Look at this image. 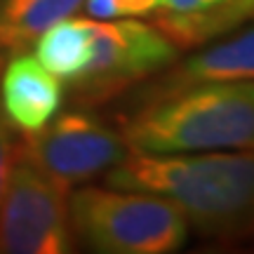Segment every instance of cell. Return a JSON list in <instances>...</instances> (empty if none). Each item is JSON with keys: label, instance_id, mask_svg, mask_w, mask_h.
Listing matches in <instances>:
<instances>
[{"label": "cell", "instance_id": "obj_11", "mask_svg": "<svg viewBox=\"0 0 254 254\" xmlns=\"http://www.w3.org/2000/svg\"><path fill=\"white\" fill-rule=\"evenodd\" d=\"M92 55V19H62L36 40V59L47 71L73 80Z\"/></svg>", "mask_w": 254, "mask_h": 254}, {"label": "cell", "instance_id": "obj_4", "mask_svg": "<svg viewBox=\"0 0 254 254\" xmlns=\"http://www.w3.org/2000/svg\"><path fill=\"white\" fill-rule=\"evenodd\" d=\"M68 189L45 174L21 148L14 151L0 200V252L64 254L73 250Z\"/></svg>", "mask_w": 254, "mask_h": 254}, {"label": "cell", "instance_id": "obj_2", "mask_svg": "<svg viewBox=\"0 0 254 254\" xmlns=\"http://www.w3.org/2000/svg\"><path fill=\"white\" fill-rule=\"evenodd\" d=\"M123 136L134 153L254 148V80L167 90L127 123Z\"/></svg>", "mask_w": 254, "mask_h": 254}, {"label": "cell", "instance_id": "obj_7", "mask_svg": "<svg viewBox=\"0 0 254 254\" xmlns=\"http://www.w3.org/2000/svg\"><path fill=\"white\" fill-rule=\"evenodd\" d=\"M64 90L57 75L47 71L36 57L21 55L2 71L0 78V106L12 125L24 134H36L62 109Z\"/></svg>", "mask_w": 254, "mask_h": 254}, {"label": "cell", "instance_id": "obj_9", "mask_svg": "<svg viewBox=\"0 0 254 254\" xmlns=\"http://www.w3.org/2000/svg\"><path fill=\"white\" fill-rule=\"evenodd\" d=\"M254 19V0H226L202 12H167L153 14V26H158L177 47H195L212 38H219L231 28Z\"/></svg>", "mask_w": 254, "mask_h": 254}, {"label": "cell", "instance_id": "obj_8", "mask_svg": "<svg viewBox=\"0 0 254 254\" xmlns=\"http://www.w3.org/2000/svg\"><path fill=\"white\" fill-rule=\"evenodd\" d=\"M226 80H254V26L186 59L167 82L170 90H179L200 82Z\"/></svg>", "mask_w": 254, "mask_h": 254}, {"label": "cell", "instance_id": "obj_5", "mask_svg": "<svg viewBox=\"0 0 254 254\" xmlns=\"http://www.w3.org/2000/svg\"><path fill=\"white\" fill-rule=\"evenodd\" d=\"M179 47L153 24L123 19H92V55L71 82L75 99L104 101L167 68L177 62Z\"/></svg>", "mask_w": 254, "mask_h": 254}, {"label": "cell", "instance_id": "obj_3", "mask_svg": "<svg viewBox=\"0 0 254 254\" xmlns=\"http://www.w3.org/2000/svg\"><path fill=\"white\" fill-rule=\"evenodd\" d=\"M68 219L85 245L106 254H170L189 236V219L172 200L141 190L80 189Z\"/></svg>", "mask_w": 254, "mask_h": 254}, {"label": "cell", "instance_id": "obj_14", "mask_svg": "<svg viewBox=\"0 0 254 254\" xmlns=\"http://www.w3.org/2000/svg\"><path fill=\"white\" fill-rule=\"evenodd\" d=\"M221 2H226V0H163L160 9L186 14V12H202V9H209L214 5H221Z\"/></svg>", "mask_w": 254, "mask_h": 254}, {"label": "cell", "instance_id": "obj_12", "mask_svg": "<svg viewBox=\"0 0 254 254\" xmlns=\"http://www.w3.org/2000/svg\"><path fill=\"white\" fill-rule=\"evenodd\" d=\"M12 160H14V146H12V134H9V120L0 106V200H2V193L7 186Z\"/></svg>", "mask_w": 254, "mask_h": 254}, {"label": "cell", "instance_id": "obj_10", "mask_svg": "<svg viewBox=\"0 0 254 254\" xmlns=\"http://www.w3.org/2000/svg\"><path fill=\"white\" fill-rule=\"evenodd\" d=\"M82 5L85 0H0V50H24Z\"/></svg>", "mask_w": 254, "mask_h": 254}, {"label": "cell", "instance_id": "obj_1", "mask_svg": "<svg viewBox=\"0 0 254 254\" xmlns=\"http://www.w3.org/2000/svg\"><path fill=\"white\" fill-rule=\"evenodd\" d=\"M106 184L170 198L214 238L254 233V148L245 153H129Z\"/></svg>", "mask_w": 254, "mask_h": 254}, {"label": "cell", "instance_id": "obj_13", "mask_svg": "<svg viewBox=\"0 0 254 254\" xmlns=\"http://www.w3.org/2000/svg\"><path fill=\"white\" fill-rule=\"evenodd\" d=\"M109 19L113 17H144L160 7L163 0H106Z\"/></svg>", "mask_w": 254, "mask_h": 254}, {"label": "cell", "instance_id": "obj_6", "mask_svg": "<svg viewBox=\"0 0 254 254\" xmlns=\"http://www.w3.org/2000/svg\"><path fill=\"white\" fill-rule=\"evenodd\" d=\"M21 151L66 189L109 172L132 153L125 136L85 113L50 120L40 132L26 134Z\"/></svg>", "mask_w": 254, "mask_h": 254}]
</instances>
